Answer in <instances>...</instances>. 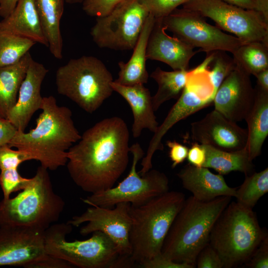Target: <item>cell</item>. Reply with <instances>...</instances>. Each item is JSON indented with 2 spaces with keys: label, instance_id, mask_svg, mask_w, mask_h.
Listing matches in <instances>:
<instances>
[{
  "label": "cell",
  "instance_id": "42",
  "mask_svg": "<svg viewBox=\"0 0 268 268\" xmlns=\"http://www.w3.org/2000/svg\"><path fill=\"white\" fill-rule=\"evenodd\" d=\"M17 130L7 119L0 118V146L9 143Z\"/></svg>",
  "mask_w": 268,
  "mask_h": 268
},
{
  "label": "cell",
  "instance_id": "39",
  "mask_svg": "<svg viewBox=\"0 0 268 268\" xmlns=\"http://www.w3.org/2000/svg\"><path fill=\"white\" fill-rule=\"evenodd\" d=\"M144 268H194L193 265L178 263L163 256L161 254L140 265Z\"/></svg>",
  "mask_w": 268,
  "mask_h": 268
},
{
  "label": "cell",
  "instance_id": "26",
  "mask_svg": "<svg viewBox=\"0 0 268 268\" xmlns=\"http://www.w3.org/2000/svg\"><path fill=\"white\" fill-rule=\"evenodd\" d=\"M32 59L28 52L16 64L0 67V118L6 119L16 103L20 86Z\"/></svg>",
  "mask_w": 268,
  "mask_h": 268
},
{
  "label": "cell",
  "instance_id": "9",
  "mask_svg": "<svg viewBox=\"0 0 268 268\" xmlns=\"http://www.w3.org/2000/svg\"><path fill=\"white\" fill-rule=\"evenodd\" d=\"M130 151L133 155V161L127 176L116 187L82 199L84 203L90 206L110 208L124 202L137 206L169 191V180L164 173L151 169L142 175L137 172V164L144 155L139 143L133 144Z\"/></svg>",
  "mask_w": 268,
  "mask_h": 268
},
{
  "label": "cell",
  "instance_id": "31",
  "mask_svg": "<svg viewBox=\"0 0 268 268\" xmlns=\"http://www.w3.org/2000/svg\"><path fill=\"white\" fill-rule=\"evenodd\" d=\"M35 44L28 39L0 31V67L18 63Z\"/></svg>",
  "mask_w": 268,
  "mask_h": 268
},
{
  "label": "cell",
  "instance_id": "19",
  "mask_svg": "<svg viewBox=\"0 0 268 268\" xmlns=\"http://www.w3.org/2000/svg\"><path fill=\"white\" fill-rule=\"evenodd\" d=\"M162 18H155L149 36L146 59L165 63L173 70H188L192 58L199 51H195L188 44L165 32Z\"/></svg>",
  "mask_w": 268,
  "mask_h": 268
},
{
  "label": "cell",
  "instance_id": "47",
  "mask_svg": "<svg viewBox=\"0 0 268 268\" xmlns=\"http://www.w3.org/2000/svg\"><path fill=\"white\" fill-rule=\"evenodd\" d=\"M84 0H66V2L69 4L82 3Z\"/></svg>",
  "mask_w": 268,
  "mask_h": 268
},
{
  "label": "cell",
  "instance_id": "44",
  "mask_svg": "<svg viewBox=\"0 0 268 268\" xmlns=\"http://www.w3.org/2000/svg\"><path fill=\"white\" fill-rule=\"evenodd\" d=\"M227 3L245 9L254 10L255 0H221Z\"/></svg>",
  "mask_w": 268,
  "mask_h": 268
},
{
  "label": "cell",
  "instance_id": "6",
  "mask_svg": "<svg viewBox=\"0 0 268 268\" xmlns=\"http://www.w3.org/2000/svg\"><path fill=\"white\" fill-rule=\"evenodd\" d=\"M268 235L253 209L230 202L215 222L208 244L216 251L223 268L242 266Z\"/></svg>",
  "mask_w": 268,
  "mask_h": 268
},
{
  "label": "cell",
  "instance_id": "25",
  "mask_svg": "<svg viewBox=\"0 0 268 268\" xmlns=\"http://www.w3.org/2000/svg\"><path fill=\"white\" fill-rule=\"evenodd\" d=\"M66 0H36L42 29L51 53L63 58V42L60 29Z\"/></svg>",
  "mask_w": 268,
  "mask_h": 268
},
{
  "label": "cell",
  "instance_id": "36",
  "mask_svg": "<svg viewBox=\"0 0 268 268\" xmlns=\"http://www.w3.org/2000/svg\"><path fill=\"white\" fill-rule=\"evenodd\" d=\"M125 0H84L82 9L86 14L96 17L104 16Z\"/></svg>",
  "mask_w": 268,
  "mask_h": 268
},
{
  "label": "cell",
  "instance_id": "8",
  "mask_svg": "<svg viewBox=\"0 0 268 268\" xmlns=\"http://www.w3.org/2000/svg\"><path fill=\"white\" fill-rule=\"evenodd\" d=\"M72 226L67 222L53 224L45 230L47 254L80 268H114L120 255L113 241L95 231L88 239L68 241L66 236Z\"/></svg>",
  "mask_w": 268,
  "mask_h": 268
},
{
  "label": "cell",
  "instance_id": "46",
  "mask_svg": "<svg viewBox=\"0 0 268 268\" xmlns=\"http://www.w3.org/2000/svg\"><path fill=\"white\" fill-rule=\"evenodd\" d=\"M254 10L259 12L268 23V0H255Z\"/></svg>",
  "mask_w": 268,
  "mask_h": 268
},
{
  "label": "cell",
  "instance_id": "41",
  "mask_svg": "<svg viewBox=\"0 0 268 268\" xmlns=\"http://www.w3.org/2000/svg\"><path fill=\"white\" fill-rule=\"evenodd\" d=\"M205 158V150L202 144L195 142L189 149L187 157L189 164L198 167H203Z\"/></svg>",
  "mask_w": 268,
  "mask_h": 268
},
{
  "label": "cell",
  "instance_id": "23",
  "mask_svg": "<svg viewBox=\"0 0 268 268\" xmlns=\"http://www.w3.org/2000/svg\"><path fill=\"white\" fill-rule=\"evenodd\" d=\"M155 21V18L149 13L130 59L126 63L123 61L118 63L120 71L114 82L124 85L144 84L147 82L149 75L146 67V48Z\"/></svg>",
  "mask_w": 268,
  "mask_h": 268
},
{
  "label": "cell",
  "instance_id": "17",
  "mask_svg": "<svg viewBox=\"0 0 268 268\" xmlns=\"http://www.w3.org/2000/svg\"><path fill=\"white\" fill-rule=\"evenodd\" d=\"M255 99V90L250 75L239 67L224 79L213 99L214 110L237 123L245 120Z\"/></svg>",
  "mask_w": 268,
  "mask_h": 268
},
{
  "label": "cell",
  "instance_id": "1",
  "mask_svg": "<svg viewBox=\"0 0 268 268\" xmlns=\"http://www.w3.org/2000/svg\"><path fill=\"white\" fill-rule=\"evenodd\" d=\"M130 134L119 117L105 118L86 130L67 151V168L74 183L91 194L114 187L129 163Z\"/></svg>",
  "mask_w": 268,
  "mask_h": 268
},
{
  "label": "cell",
  "instance_id": "29",
  "mask_svg": "<svg viewBox=\"0 0 268 268\" xmlns=\"http://www.w3.org/2000/svg\"><path fill=\"white\" fill-rule=\"evenodd\" d=\"M232 54L236 66L249 75L268 68V45L263 42L242 44Z\"/></svg>",
  "mask_w": 268,
  "mask_h": 268
},
{
  "label": "cell",
  "instance_id": "32",
  "mask_svg": "<svg viewBox=\"0 0 268 268\" xmlns=\"http://www.w3.org/2000/svg\"><path fill=\"white\" fill-rule=\"evenodd\" d=\"M211 54L210 63L212 64V67L211 70L208 69V72L214 96L221 83L236 66L233 58L225 51L218 50L211 52Z\"/></svg>",
  "mask_w": 268,
  "mask_h": 268
},
{
  "label": "cell",
  "instance_id": "33",
  "mask_svg": "<svg viewBox=\"0 0 268 268\" xmlns=\"http://www.w3.org/2000/svg\"><path fill=\"white\" fill-rule=\"evenodd\" d=\"M29 180L30 178L21 176L18 168L0 170V186L3 192V199H9L12 193L22 190Z\"/></svg>",
  "mask_w": 268,
  "mask_h": 268
},
{
  "label": "cell",
  "instance_id": "27",
  "mask_svg": "<svg viewBox=\"0 0 268 268\" xmlns=\"http://www.w3.org/2000/svg\"><path fill=\"white\" fill-rule=\"evenodd\" d=\"M203 145V144H202ZM206 158L203 167L212 168L222 175L239 171L248 175L253 173L254 165L246 146L240 150L228 151L203 145Z\"/></svg>",
  "mask_w": 268,
  "mask_h": 268
},
{
  "label": "cell",
  "instance_id": "40",
  "mask_svg": "<svg viewBox=\"0 0 268 268\" xmlns=\"http://www.w3.org/2000/svg\"><path fill=\"white\" fill-rule=\"evenodd\" d=\"M166 145L169 148V156L172 162V168H174L187 159L189 148L175 140H168Z\"/></svg>",
  "mask_w": 268,
  "mask_h": 268
},
{
  "label": "cell",
  "instance_id": "43",
  "mask_svg": "<svg viewBox=\"0 0 268 268\" xmlns=\"http://www.w3.org/2000/svg\"><path fill=\"white\" fill-rule=\"evenodd\" d=\"M18 0H3L0 3V16L2 18L8 16L15 7Z\"/></svg>",
  "mask_w": 268,
  "mask_h": 268
},
{
  "label": "cell",
  "instance_id": "20",
  "mask_svg": "<svg viewBox=\"0 0 268 268\" xmlns=\"http://www.w3.org/2000/svg\"><path fill=\"white\" fill-rule=\"evenodd\" d=\"M177 175L183 188L199 201H209L221 196L235 197L237 188L229 186L223 175L215 174L207 168L188 164Z\"/></svg>",
  "mask_w": 268,
  "mask_h": 268
},
{
  "label": "cell",
  "instance_id": "21",
  "mask_svg": "<svg viewBox=\"0 0 268 268\" xmlns=\"http://www.w3.org/2000/svg\"><path fill=\"white\" fill-rule=\"evenodd\" d=\"M111 85L113 91L122 96L131 108L134 118L132 129L133 137H139L144 129L155 133L159 125L149 89L142 84L124 85L113 81Z\"/></svg>",
  "mask_w": 268,
  "mask_h": 268
},
{
  "label": "cell",
  "instance_id": "12",
  "mask_svg": "<svg viewBox=\"0 0 268 268\" xmlns=\"http://www.w3.org/2000/svg\"><path fill=\"white\" fill-rule=\"evenodd\" d=\"M213 88L208 74L204 71H189L188 79L181 95L149 141L145 156L141 163V175L152 167V159L157 150H163L162 139L168 131L179 121L206 107L213 103Z\"/></svg>",
  "mask_w": 268,
  "mask_h": 268
},
{
  "label": "cell",
  "instance_id": "14",
  "mask_svg": "<svg viewBox=\"0 0 268 268\" xmlns=\"http://www.w3.org/2000/svg\"><path fill=\"white\" fill-rule=\"evenodd\" d=\"M114 208L90 206L83 213L73 216L67 222L72 226L87 224L80 229L86 236L95 231L107 235L116 244L120 256L130 257L132 253L129 234L132 225L130 214L131 204L121 202Z\"/></svg>",
  "mask_w": 268,
  "mask_h": 268
},
{
  "label": "cell",
  "instance_id": "4",
  "mask_svg": "<svg viewBox=\"0 0 268 268\" xmlns=\"http://www.w3.org/2000/svg\"><path fill=\"white\" fill-rule=\"evenodd\" d=\"M185 199L183 193L168 191L141 205H131L130 258L134 264L140 266L161 254L164 240Z\"/></svg>",
  "mask_w": 268,
  "mask_h": 268
},
{
  "label": "cell",
  "instance_id": "30",
  "mask_svg": "<svg viewBox=\"0 0 268 268\" xmlns=\"http://www.w3.org/2000/svg\"><path fill=\"white\" fill-rule=\"evenodd\" d=\"M268 192V168L246 175L243 184L236 191L237 202L253 209L259 200Z\"/></svg>",
  "mask_w": 268,
  "mask_h": 268
},
{
  "label": "cell",
  "instance_id": "34",
  "mask_svg": "<svg viewBox=\"0 0 268 268\" xmlns=\"http://www.w3.org/2000/svg\"><path fill=\"white\" fill-rule=\"evenodd\" d=\"M7 144L0 146V170L18 168L23 162L34 160L32 154L28 152L13 150Z\"/></svg>",
  "mask_w": 268,
  "mask_h": 268
},
{
  "label": "cell",
  "instance_id": "10",
  "mask_svg": "<svg viewBox=\"0 0 268 268\" xmlns=\"http://www.w3.org/2000/svg\"><path fill=\"white\" fill-rule=\"evenodd\" d=\"M149 14L138 0H125L107 15L97 17L91 36L101 48L133 50Z\"/></svg>",
  "mask_w": 268,
  "mask_h": 268
},
{
  "label": "cell",
  "instance_id": "16",
  "mask_svg": "<svg viewBox=\"0 0 268 268\" xmlns=\"http://www.w3.org/2000/svg\"><path fill=\"white\" fill-rule=\"evenodd\" d=\"M190 137L195 142L233 151L246 146L247 130L214 109L191 124Z\"/></svg>",
  "mask_w": 268,
  "mask_h": 268
},
{
  "label": "cell",
  "instance_id": "5",
  "mask_svg": "<svg viewBox=\"0 0 268 268\" xmlns=\"http://www.w3.org/2000/svg\"><path fill=\"white\" fill-rule=\"evenodd\" d=\"M65 205L53 189L48 169L41 165L17 196L0 201V226L45 230L59 220Z\"/></svg>",
  "mask_w": 268,
  "mask_h": 268
},
{
  "label": "cell",
  "instance_id": "37",
  "mask_svg": "<svg viewBox=\"0 0 268 268\" xmlns=\"http://www.w3.org/2000/svg\"><path fill=\"white\" fill-rule=\"evenodd\" d=\"M198 268H223L222 261L216 251L207 244L199 253L196 261Z\"/></svg>",
  "mask_w": 268,
  "mask_h": 268
},
{
  "label": "cell",
  "instance_id": "48",
  "mask_svg": "<svg viewBox=\"0 0 268 268\" xmlns=\"http://www.w3.org/2000/svg\"><path fill=\"white\" fill-rule=\"evenodd\" d=\"M3 0H0V3L3 1Z\"/></svg>",
  "mask_w": 268,
  "mask_h": 268
},
{
  "label": "cell",
  "instance_id": "18",
  "mask_svg": "<svg viewBox=\"0 0 268 268\" xmlns=\"http://www.w3.org/2000/svg\"><path fill=\"white\" fill-rule=\"evenodd\" d=\"M48 71L43 64L31 60L20 86L16 102L6 118L17 131L24 132L33 114L40 109L43 100L41 85Z\"/></svg>",
  "mask_w": 268,
  "mask_h": 268
},
{
  "label": "cell",
  "instance_id": "13",
  "mask_svg": "<svg viewBox=\"0 0 268 268\" xmlns=\"http://www.w3.org/2000/svg\"><path fill=\"white\" fill-rule=\"evenodd\" d=\"M166 30L199 51L221 50L233 53L242 43L236 36L223 32L199 14L185 9H175L162 18Z\"/></svg>",
  "mask_w": 268,
  "mask_h": 268
},
{
  "label": "cell",
  "instance_id": "24",
  "mask_svg": "<svg viewBox=\"0 0 268 268\" xmlns=\"http://www.w3.org/2000/svg\"><path fill=\"white\" fill-rule=\"evenodd\" d=\"M254 88L255 102L245 119L248 126L246 147L252 161L261 154L268 135V91L257 85Z\"/></svg>",
  "mask_w": 268,
  "mask_h": 268
},
{
  "label": "cell",
  "instance_id": "22",
  "mask_svg": "<svg viewBox=\"0 0 268 268\" xmlns=\"http://www.w3.org/2000/svg\"><path fill=\"white\" fill-rule=\"evenodd\" d=\"M0 31L24 37L48 47L36 0H18L12 11L0 21Z\"/></svg>",
  "mask_w": 268,
  "mask_h": 268
},
{
  "label": "cell",
  "instance_id": "38",
  "mask_svg": "<svg viewBox=\"0 0 268 268\" xmlns=\"http://www.w3.org/2000/svg\"><path fill=\"white\" fill-rule=\"evenodd\" d=\"M242 266L250 268H268V235L263 238L248 260Z\"/></svg>",
  "mask_w": 268,
  "mask_h": 268
},
{
  "label": "cell",
  "instance_id": "2",
  "mask_svg": "<svg viewBox=\"0 0 268 268\" xmlns=\"http://www.w3.org/2000/svg\"><path fill=\"white\" fill-rule=\"evenodd\" d=\"M40 109L35 128L27 133L17 131L8 145L31 153L41 166L54 171L67 163V151L81 135L71 111L59 106L54 96L43 97Z\"/></svg>",
  "mask_w": 268,
  "mask_h": 268
},
{
  "label": "cell",
  "instance_id": "15",
  "mask_svg": "<svg viewBox=\"0 0 268 268\" xmlns=\"http://www.w3.org/2000/svg\"><path fill=\"white\" fill-rule=\"evenodd\" d=\"M49 256L45 249V230L17 226H0V267L35 268Z\"/></svg>",
  "mask_w": 268,
  "mask_h": 268
},
{
  "label": "cell",
  "instance_id": "11",
  "mask_svg": "<svg viewBox=\"0 0 268 268\" xmlns=\"http://www.w3.org/2000/svg\"><path fill=\"white\" fill-rule=\"evenodd\" d=\"M183 8L212 19L216 25L234 34L242 44L261 42L268 45V23L255 10L227 3L221 0H188Z\"/></svg>",
  "mask_w": 268,
  "mask_h": 268
},
{
  "label": "cell",
  "instance_id": "3",
  "mask_svg": "<svg viewBox=\"0 0 268 268\" xmlns=\"http://www.w3.org/2000/svg\"><path fill=\"white\" fill-rule=\"evenodd\" d=\"M231 197L206 201L192 196L185 199L164 240L161 254L178 263L196 267L197 257L208 244L211 229Z\"/></svg>",
  "mask_w": 268,
  "mask_h": 268
},
{
  "label": "cell",
  "instance_id": "35",
  "mask_svg": "<svg viewBox=\"0 0 268 268\" xmlns=\"http://www.w3.org/2000/svg\"><path fill=\"white\" fill-rule=\"evenodd\" d=\"M155 18H162L188 0H138Z\"/></svg>",
  "mask_w": 268,
  "mask_h": 268
},
{
  "label": "cell",
  "instance_id": "45",
  "mask_svg": "<svg viewBox=\"0 0 268 268\" xmlns=\"http://www.w3.org/2000/svg\"><path fill=\"white\" fill-rule=\"evenodd\" d=\"M255 76L257 78V85L263 90L268 91V68L260 71Z\"/></svg>",
  "mask_w": 268,
  "mask_h": 268
},
{
  "label": "cell",
  "instance_id": "28",
  "mask_svg": "<svg viewBox=\"0 0 268 268\" xmlns=\"http://www.w3.org/2000/svg\"><path fill=\"white\" fill-rule=\"evenodd\" d=\"M188 73V69L167 71L160 67L152 71L150 77L158 84L157 91L152 97L155 112L166 101L180 97L186 84Z\"/></svg>",
  "mask_w": 268,
  "mask_h": 268
},
{
  "label": "cell",
  "instance_id": "7",
  "mask_svg": "<svg viewBox=\"0 0 268 268\" xmlns=\"http://www.w3.org/2000/svg\"><path fill=\"white\" fill-rule=\"evenodd\" d=\"M111 73L105 64L93 56L70 59L56 73L57 91L85 112L93 113L114 91Z\"/></svg>",
  "mask_w": 268,
  "mask_h": 268
}]
</instances>
